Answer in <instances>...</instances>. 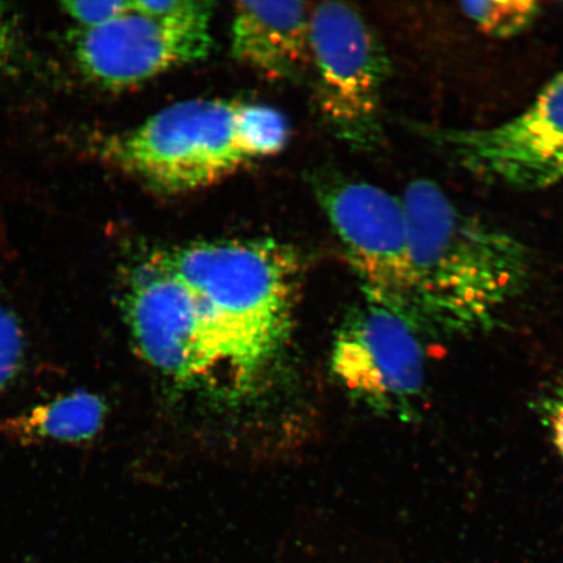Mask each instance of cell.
<instances>
[{
  "instance_id": "cell-13",
  "label": "cell",
  "mask_w": 563,
  "mask_h": 563,
  "mask_svg": "<svg viewBox=\"0 0 563 563\" xmlns=\"http://www.w3.org/2000/svg\"><path fill=\"white\" fill-rule=\"evenodd\" d=\"M462 12L484 33L510 38L530 27L541 13V5L530 0H490L461 4Z\"/></svg>"
},
{
  "instance_id": "cell-4",
  "label": "cell",
  "mask_w": 563,
  "mask_h": 563,
  "mask_svg": "<svg viewBox=\"0 0 563 563\" xmlns=\"http://www.w3.org/2000/svg\"><path fill=\"white\" fill-rule=\"evenodd\" d=\"M317 102L330 131L357 152L384 145V91L391 63L361 12L347 3L312 7Z\"/></svg>"
},
{
  "instance_id": "cell-2",
  "label": "cell",
  "mask_w": 563,
  "mask_h": 563,
  "mask_svg": "<svg viewBox=\"0 0 563 563\" xmlns=\"http://www.w3.org/2000/svg\"><path fill=\"white\" fill-rule=\"evenodd\" d=\"M151 257L189 287L207 314L224 367L239 383L273 361L291 325L299 260L272 241L200 242Z\"/></svg>"
},
{
  "instance_id": "cell-18",
  "label": "cell",
  "mask_w": 563,
  "mask_h": 563,
  "mask_svg": "<svg viewBox=\"0 0 563 563\" xmlns=\"http://www.w3.org/2000/svg\"><path fill=\"white\" fill-rule=\"evenodd\" d=\"M16 51L15 24L5 5L0 3V68L9 65Z\"/></svg>"
},
{
  "instance_id": "cell-14",
  "label": "cell",
  "mask_w": 563,
  "mask_h": 563,
  "mask_svg": "<svg viewBox=\"0 0 563 563\" xmlns=\"http://www.w3.org/2000/svg\"><path fill=\"white\" fill-rule=\"evenodd\" d=\"M26 361V336L19 317L0 302V394L16 383Z\"/></svg>"
},
{
  "instance_id": "cell-15",
  "label": "cell",
  "mask_w": 563,
  "mask_h": 563,
  "mask_svg": "<svg viewBox=\"0 0 563 563\" xmlns=\"http://www.w3.org/2000/svg\"><path fill=\"white\" fill-rule=\"evenodd\" d=\"M62 10L76 21L79 30H89L110 23L133 10V2L124 0H100V2H63Z\"/></svg>"
},
{
  "instance_id": "cell-17",
  "label": "cell",
  "mask_w": 563,
  "mask_h": 563,
  "mask_svg": "<svg viewBox=\"0 0 563 563\" xmlns=\"http://www.w3.org/2000/svg\"><path fill=\"white\" fill-rule=\"evenodd\" d=\"M541 407L553 445L563 460V384L548 394Z\"/></svg>"
},
{
  "instance_id": "cell-3",
  "label": "cell",
  "mask_w": 563,
  "mask_h": 563,
  "mask_svg": "<svg viewBox=\"0 0 563 563\" xmlns=\"http://www.w3.org/2000/svg\"><path fill=\"white\" fill-rule=\"evenodd\" d=\"M238 104L176 102L136 129L97 141V156L162 194L214 185L250 162L238 139Z\"/></svg>"
},
{
  "instance_id": "cell-5",
  "label": "cell",
  "mask_w": 563,
  "mask_h": 563,
  "mask_svg": "<svg viewBox=\"0 0 563 563\" xmlns=\"http://www.w3.org/2000/svg\"><path fill=\"white\" fill-rule=\"evenodd\" d=\"M421 136L476 178L517 191L563 180V68L520 114L489 129L417 125Z\"/></svg>"
},
{
  "instance_id": "cell-11",
  "label": "cell",
  "mask_w": 563,
  "mask_h": 563,
  "mask_svg": "<svg viewBox=\"0 0 563 563\" xmlns=\"http://www.w3.org/2000/svg\"><path fill=\"white\" fill-rule=\"evenodd\" d=\"M106 411L100 396L76 390L0 420V438L23 446L86 442L101 431Z\"/></svg>"
},
{
  "instance_id": "cell-9",
  "label": "cell",
  "mask_w": 563,
  "mask_h": 563,
  "mask_svg": "<svg viewBox=\"0 0 563 563\" xmlns=\"http://www.w3.org/2000/svg\"><path fill=\"white\" fill-rule=\"evenodd\" d=\"M213 12L158 19L135 10L100 26L80 30L74 42L77 66L96 86L124 90L174 68L206 59L213 40Z\"/></svg>"
},
{
  "instance_id": "cell-10",
  "label": "cell",
  "mask_w": 563,
  "mask_h": 563,
  "mask_svg": "<svg viewBox=\"0 0 563 563\" xmlns=\"http://www.w3.org/2000/svg\"><path fill=\"white\" fill-rule=\"evenodd\" d=\"M311 13L305 2H239L231 52L272 80H291L311 65Z\"/></svg>"
},
{
  "instance_id": "cell-16",
  "label": "cell",
  "mask_w": 563,
  "mask_h": 563,
  "mask_svg": "<svg viewBox=\"0 0 563 563\" xmlns=\"http://www.w3.org/2000/svg\"><path fill=\"white\" fill-rule=\"evenodd\" d=\"M133 10L152 18L172 19L213 12V4L201 0H136Z\"/></svg>"
},
{
  "instance_id": "cell-7",
  "label": "cell",
  "mask_w": 563,
  "mask_h": 563,
  "mask_svg": "<svg viewBox=\"0 0 563 563\" xmlns=\"http://www.w3.org/2000/svg\"><path fill=\"white\" fill-rule=\"evenodd\" d=\"M317 197L361 279L365 299L410 314V227L402 197L368 181L328 176Z\"/></svg>"
},
{
  "instance_id": "cell-8",
  "label": "cell",
  "mask_w": 563,
  "mask_h": 563,
  "mask_svg": "<svg viewBox=\"0 0 563 563\" xmlns=\"http://www.w3.org/2000/svg\"><path fill=\"white\" fill-rule=\"evenodd\" d=\"M123 302L141 354L164 375L197 383L224 367L200 301L151 256L133 271Z\"/></svg>"
},
{
  "instance_id": "cell-6",
  "label": "cell",
  "mask_w": 563,
  "mask_h": 563,
  "mask_svg": "<svg viewBox=\"0 0 563 563\" xmlns=\"http://www.w3.org/2000/svg\"><path fill=\"white\" fill-rule=\"evenodd\" d=\"M427 336L411 316L365 299L336 336L334 375L373 411L417 417L426 389Z\"/></svg>"
},
{
  "instance_id": "cell-12",
  "label": "cell",
  "mask_w": 563,
  "mask_h": 563,
  "mask_svg": "<svg viewBox=\"0 0 563 563\" xmlns=\"http://www.w3.org/2000/svg\"><path fill=\"white\" fill-rule=\"evenodd\" d=\"M236 133L245 156L252 159L276 156L290 137L285 115L271 106L239 102Z\"/></svg>"
},
{
  "instance_id": "cell-1",
  "label": "cell",
  "mask_w": 563,
  "mask_h": 563,
  "mask_svg": "<svg viewBox=\"0 0 563 563\" xmlns=\"http://www.w3.org/2000/svg\"><path fill=\"white\" fill-rule=\"evenodd\" d=\"M410 227V314L427 335L473 334L495 323L531 273L527 246L456 206L428 179L402 196Z\"/></svg>"
}]
</instances>
